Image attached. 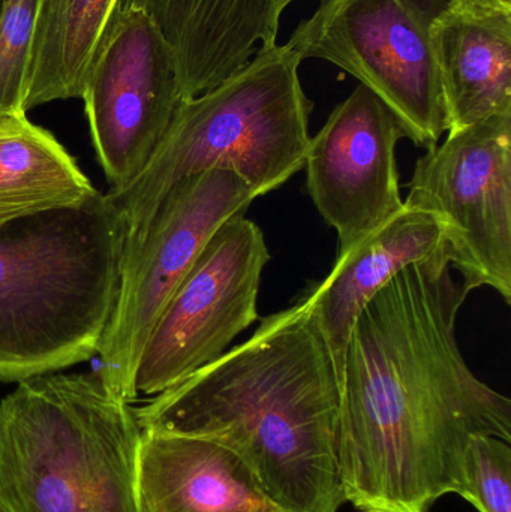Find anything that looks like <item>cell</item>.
<instances>
[{
    "mask_svg": "<svg viewBox=\"0 0 511 512\" xmlns=\"http://www.w3.org/2000/svg\"><path fill=\"white\" fill-rule=\"evenodd\" d=\"M446 249V228L434 213L405 206L350 251L305 297L341 379L354 324L369 301L408 265Z\"/></svg>",
    "mask_w": 511,
    "mask_h": 512,
    "instance_id": "13",
    "label": "cell"
},
{
    "mask_svg": "<svg viewBox=\"0 0 511 512\" xmlns=\"http://www.w3.org/2000/svg\"><path fill=\"white\" fill-rule=\"evenodd\" d=\"M141 429L98 372L48 373L0 400V504L8 512H141Z\"/></svg>",
    "mask_w": 511,
    "mask_h": 512,
    "instance_id": "5",
    "label": "cell"
},
{
    "mask_svg": "<svg viewBox=\"0 0 511 512\" xmlns=\"http://www.w3.org/2000/svg\"><path fill=\"white\" fill-rule=\"evenodd\" d=\"M404 129L377 95L359 84L311 137L306 189L318 213L350 251L404 209L396 147Z\"/></svg>",
    "mask_w": 511,
    "mask_h": 512,
    "instance_id": "11",
    "label": "cell"
},
{
    "mask_svg": "<svg viewBox=\"0 0 511 512\" xmlns=\"http://www.w3.org/2000/svg\"><path fill=\"white\" fill-rule=\"evenodd\" d=\"M257 195L233 171L210 170L174 186L122 265L119 295L99 343L98 373L125 402L137 400L138 364L168 301L213 234Z\"/></svg>",
    "mask_w": 511,
    "mask_h": 512,
    "instance_id": "7",
    "label": "cell"
},
{
    "mask_svg": "<svg viewBox=\"0 0 511 512\" xmlns=\"http://www.w3.org/2000/svg\"><path fill=\"white\" fill-rule=\"evenodd\" d=\"M170 45L183 99L203 95L278 42L279 0H122Z\"/></svg>",
    "mask_w": 511,
    "mask_h": 512,
    "instance_id": "12",
    "label": "cell"
},
{
    "mask_svg": "<svg viewBox=\"0 0 511 512\" xmlns=\"http://www.w3.org/2000/svg\"><path fill=\"white\" fill-rule=\"evenodd\" d=\"M270 252L255 222L236 216L207 243L159 316L138 364V394L156 396L218 360L260 319Z\"/></svg>",
    "mask_w": 511,
    "mask_h": 512,
    "instance_id": "9",
    "label": "cell"
},
{
    "mask_svg": "<svg viewBox=\"0 0 511 512\" xmlns=\"http://www.w3.org/2000/svg\"><path fill=\"white\" fill-rule=\"evenodd\" d=\"M485 8L500 9V11L511 12V0H468Z\"/></svg>",
    "mask_w": 511,
    "mask_h": 512,
    "instance_id": "20",
    "label": "cell"
},
{
    "mask_svg": "<svg viewBox=\"0 0 511 512\" xmlns=\"http://www.w3.org/2000/svg\"><path fill=\"white\" fill-rule=\"evenodd\" d=\"M125 227L107 194L0 230V381L98 355L122 280Z\"/></svg>",
    "mask_w": 511,
    "mask_h": 512,
    "instance_id": "3",
    "label": "cell"
},
{
    "mask_svg": "<svg viewBox=\"0 0 511 512\" xmlns=\"http://www.w3.org/2000/svg\"><path fill=\"white\" fill-rule=\"evenodd\" d=\"M450 0H323L287 44L335 63L395 114L405 137L434 149L447 132L432 21Z\"/></svg>",
    "mask_w": 511,
    "mask_h": 512,
    "instance_id": "6",
    "label": "cell"
},
{
    "mask_svg": "<svg viewBox=\"0 0 511 512\" xmlns=\"http://www.w3.org/2000/svg\"><path fill=\"white\" fill-rule=\"evenodd\" d=\"M90 135L110 194L146 167L182 102L170 45L141 9H119L87 75Z\"/></svg>",
    "mask_w": 511,
    "mask_h": 512,
    "instance_id": "10",
    "label": "cell"
},
{
    "mask_svg": "<svg viewBox=\"0 0 511 512\" xmlns=\"http://www.w3.org/2000/svg\"><path fill=\"white\" fill-rule=\"evenodd\" d=\"M134 411L143 432L230 448L284 512H338L345 504L338 376L305 294Z\"/></svg>",
    "mask_w": 511,
    "mask_h": 512,
    "instance_id": "2",
    "label": "cell"
},
{
    "mask_svg": "<svg viewBox=\"0 0 511 512\" xmlns=\"http://www.w3.org/2000/svg\"><path fill=\"white\" fill-rule=\"evenodd\" d=\"M0 512H8L5 510V508L2 507V504H0Z\"/></svg>",
    "mask_w": 511,
    "mask_h": 512,
    "instance_id": "22",
    "label": "cell"
},
{
    "mask_svg": "<svg viewBox=\"0 0 511 512\" xmlns=\"http://www.w3.org/2000/svg\"><path fill=\"white\" fill-rule=\"evenodd\" d=\"M447 132L511 114V12L450 0L431 26Z\"/></svg>",
    "mask_w": 511,
    "mask_h": 512,
    "instance_id": "15",
    "label": "cell"
},
{
    "mask_svg": "<svg viewBox=\"0 0 511 512\" xmlns=\"http://www.w3.org/2000/svg\"><path fill=\"white\" fill-rule=\"evenodd\" d=\"M122 0H41L26 113L83 95L87 75Z\"/></svg>",
    "mask_w": 511,
    "mask_h": 512,
    "instance_id": "17",
    "label": "cell"
},
{
    "mask_svg": "<svg viewBox=\"0 0 511 512\" xmlns=\"http://www.w3.org/2000/svg\"><path fill=\"white\" fill-rule=\"evenodd\" d=\"M137 493L141 512H284L234 451L195 436L141 433Z\"/></svg>",
    "mask_w": 511,
    "mask_h": 512,
    "instance_id": "14",
    "label": "cell"
},
{
    "mask_svg": "<svg viewBox=\"0 0 511 512\" xmlns=\"http://www.w3.org/2000/svg\"><path fill=\"white\" fill-rule=\"evenodd\" d=\"M293 2L294 0H279V5H281L282 11H285V9H287V6Z\"/></svg>",
    "mask_w": 511,
    "mask_h": 512,
    "instance_id": "21",
    "label": "cell"
},
{
    "mask_svg": "<svg viewBox=\"0 0 511 512\" xmlns=\"http://www.w3.org/2000/svg\"><path fill=\"white\" fill-rule=\"evenodd\" d=\"M456 493L479 512H511L510 442L483 435L471 439Z\"/></svg>",
    "mask_w": 511,
    "mask_h": 512,
    "instance_id": "19",
    "label": "cell"
},
{
    "mask_svg": "<svg viewBox=\"0 0 511 512\" xmlns=\"http://www.w3.org/2000/svg\"><path fill=\"white\" fill-rule=\"evenodd\" d=\"M473 289L447 251L399 271L362 310L339 379L338 472L360 512H431L456 493L476 436L511 442V400L462 357Z\"/></svg>",
    "mask_w": 511,
    "mask_h": 512,
    "instance_id": "1",
    "label": "cell"
},
{
    "mask_svg": "<svg viewBox=\"0 0 511 512\" xmlns=\"http://www.w3.org/2000/svg\"><path fill=\"white\" fill-rule=\"evenodd\" d=\"M65 147L27 114L0 117V230L98 194Z\"/></svg>",
    "mask_w": 511,
    "mask_h": 512,
    "instance_id": "16",
    "label": "cell"
},
{
    "mask_svg": "<svg viewBox=\"0 0 511 512\" xmlns=\"http://www.w3.org/2000/svg\"><path fill=\"white\" fill-rule=\"evenodd\" d=\"M41 0H0V117L26 113Z\"/></svg>",
    "mask_w": 511,
    "mask_h": 512,
    "instance_id": "18",
    "label": "cell"
},
{
    "mask_svg": "<svg viewBox=\"0 0 511 512\" xmlns=\"http://www.w3.org/2000/svg\"><path fill=\"white\" fill-rule=\"evenodd\" d=\"M404 204L441 219L461 280L494 289L510 306L511 114L447 132L417 159Z\"/></svg>",
    "mask_w": 511,
    "mask_h": 512,
    "instance_id": "8",
    "label": "cell"
},
{
    "mask_svg": "<svg viewBox=\"0 0 511 512\" xmlns=\"http://www.w3.org/2000/svg\"><path fill=\"white\" fill-rule=\"evenodd\" d=\"M290 45L260 51L203 95L183 99L140 176L110 194L125 227L123 261L134 254L168 192L189 177L228 170L258 197L305 167L314 104Z\"/></svg>",
    "mask_w": 511,
    "mask_h": 512,
    "instance_id": "4",
    "label": "cell"
}]
</instances>
